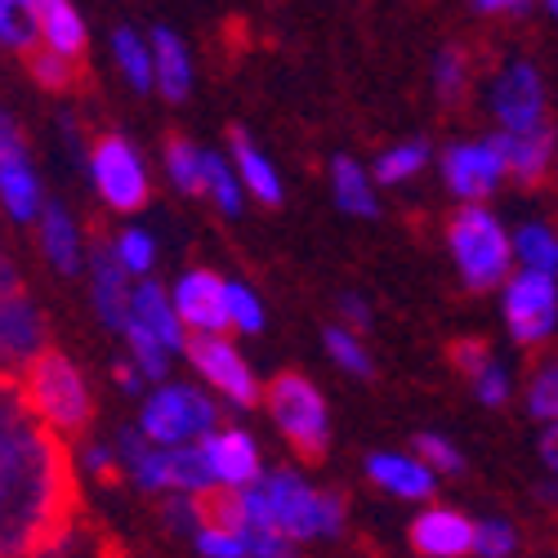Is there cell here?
<instances>
[{
    "instance_id": "6da1fadb",
    "label": "cell",
    "mask_w": 558,
    "mask_h": 558,
    "mask_svg": "<svg viewBox=\"0 0 558 558\" xmlns=\"http://www.w3.org/2000/svg\"><path fill=\"white\" fill-rule=\"evenodd\" d=\"M76 523L72 447L45 429L19 380H0V558H36Z\"/></svg>"
},
{
    "instance_id": "7a4b0ae2",
    "label": "cell",
    "mask_w": 558,
    "mask_h": 558,
    "mask_svg": "<svg viewBox=\"0 0 558 558\" xmlns=\"http://www.w3.org/2000/svg\"><path fill=\"white\" fill-rule=\"evenodd\" d=\"M264 509H268V532L282 545H317V541H340L349 527V500L344 492H331L313 483L295 464H268L259 483Z\"/></svg>"
},
{
    "instance_id": "3957f363",
    "label": "cell",
    "mask_w": 558,
    "mask_h": 558,
    "mask_svg": "<svg viewBox=\"0 0 558 558\" xmlns=\"http://www.w3.org/2000/svg\"><path fill=\"white\" fill-rule=\"evenodd\" d=\"M19 389H23L27 407H32V415L50 434H59L63 442L89 438V425H95V411H99L95 380H89V371L72 353L50 349L19 380Z\"/></svg>"
},
{
    "instance_id": "277c9868",
    "label": "cell",
    "mask_w": 558,
    "mask_h": 558,
    "mask_svg": "<svg viewBox=\"0 0 558 558\" xmlns=\"http://www.w3.org/2000/svg\"><path fill=\"white\" fill-rule=\"evenodd\" d=\"M447 255L470 291H500L514 277V228L492 206H456L447 219Z\"/></svg>"
},
{
    "instance_id": "5b68a950",
    "label": "cell",
    "mask_w": 558,
    "mask_h": 558,
    "mask_svg": "<svg viewBox=\"0 0 558 558\" xmlns=\"http://www.w3.org/2000/svg\"><path fill=\"white\" fill-rule=\"evenodd\" d=\"M130 425L144 434L153 447H166V451L197 447L223 425V402L210 389H202L193 376L189 380L174 376V380L148 389V398L138 402Z\"/></svg>"
},
{
    "instance_id": "8992f818",
    "label": "cell",
    "mask_w": 558,
    "mask_h": 558,
    "mask_svg": "<svg viewBox=\"0 0 558 558\" xmlns=\"http://www.w3.org/2000/svg\"><path fill=\"white\" fill-rule=\"evenodd\" d=\"M264 411L300 460H322L331 447V402L308 376L300 371H282L264 385Z\"/></svg>"
},
{
    "instance_id": "52a82bcc",
    "label": "cell",
    "mask_w": 558,
    "mask_h": 558,
    "mask_svg": "<svg viewBox=\"0 0 558 558\" xmlns=\"http://www.w3.org/2000/svg\"><path fill=\"white\" fill-rule=\"evenodd\" d=\"M85 179L95 197L112 215H138L153 202V170L148 157L138 153V144L121 130H104L89 138V157H85Z\"/></svg>"
},
{
    "instance_id": "ba28073f",
    "label": "cell",
    "mask_w": 558,
    "mask_h": 558,
    "mask_svg": "<svg viewBox=\"0 0 558 558\" xmlns=\"http://www.w3.org/2000/svg\"><path fill=\"white\" fill-rule=\"evenodd\" d=\"M183 362H189L193 380L223 402V411L264 407V380L255 376L251 357L238 349L232 336H193Z\"/></svg>"
},
{
    "instance_id": "9c48e42d",
    "label": "cell",
    "mask_w": 558,
    "mask_h": 558,
    "mask_svg": "<svg viewBox=\"0 0 558 558\" xmlns=\"http://www.w3.org/2000/svg\"><path fill=\"white\" fill-rule=\"evenodd\" d=\"M505 336L519 349H541L558 336V277L519 272L496 291Z\"/></svg>"
},
{
    "instance_id": "30bf717a",
    "label": "cell",
    "mask_w": 558,
    "mask_h": 558,
    "mask_svg": "<svg viewBox=\"0 0 558 558\" xmlns=\"http://www.w3.org/2000/svg\"><path fill=\"white\" fill-rule=\"evenodd\" d=\"M487 112L496 134H523L549 121V85L532 59H509L487 85Z\"/></svg>"
},
{
    "instance_id": "8fae6325",
    "label": "cell",
    "mask_w": 558,
    "mask_h": 558,
    "mask_svg": "<svg viewBox=\"0 0 558 558\" xmlns=\"http://www.w3.org/2000/svg\"><path fill=\"white\" fill-rule=\"evenodd\" d=\"M438 174H442V189L460 202V206H487L509 179V166L496 148V138H456L438 153Z\"/></svg>"
},
{
    "instance_id": "7c38bea8",
    "label": "cell",
    "mask_w": 558,
    "mask_h": 558,
    "mask_svg": "<svg viewBox=\"0 0 558 558\" xmlns=\"http://www.w3.org/2000/svg\"><path fill=\"white\" fill-rule=\"evenodd\" d=\"M50 353V322L27 291L0 295V380H23Z\"/></svg>"
},
{
    "instance_id": "4fadbf2b",
    "label": "cell",
    "mask_w": 558,
    "mask_h": 558,
    "mask_svg": "<svg viewBox=\"0 0 558 558\" xmlns=\"http://www.w3.org/2000/svg\"><path fill=\"white\" fill-rule=\"evenodd\" d=\"M202 456H206V474H210L215 496L251 492V487H259L264 474H268L259 438H255L251 429H242V425H219V429L202 442Z\"/></svg>"
},
{
    "instance_id": "5bb4252c",
    "label": "cell",
    "mask_w": 558,
    "mask_h": 558,
    "mask_svg": "<svg viewBox=\"0 0 558 558\" xmlns=\"http://www.w3.org/2000/svg\"><path fill=\"white\" fill-rule=\"evenodd\" d=\"M174 313L183 317L189 336H228V277L215 268H179L170 282Z\"/></svg>"
},
{
    "instance_id": "9a60e30c",
    "label": "cell",
    "mask_w": 558,
    "mask_h": 558,
    "mask_svg": "<svg viewBox=\"0 0 558 558\" xmlns=\"http://www.w3.org/2000/svg\"><path fill=\"white\" fill-rule=\"evenodd\" d=\"M36 251H40L45 268L59 272V277H81L89 268V251H95V242H89L85 223L76 219V210L63 197H50V206L40 210V219H36Z\"/></svg>"
},
{
    "instance_id": "2e32d148",
    "label": "cell",
    "mask_w": 558,
    "mask_h": 558,
    "mask_svg": "<svg viewBox=\"0 0 558 558\" xmlns=\"http://www.w3.org/2000/svg\"><path fill=\"white\" fill-rule=\"evenodd\" d=\"M407 541L421 558H474V519L447 500H434L411 514Z\"/></svg>"
},
{
    "instance_id": "e0dca14e",
    "label": "cell",
    "mask_w": 558,
    "mask_h": 558,
    "mask_svg": "<svg viewBox=\"0 0 558 558\" xmlns=\"http://www.w3.org/2000/svg\"><path fill=\"white\" fill-rule=\"evenodd\" d=\"M362 474H366V483L376 492H385L389 500H407V505H434V492L442 483L411 447L407 451H398V447L371 451L362 460Z\"/></svg>"
},
{
    "instance_id": "ac0fdd59",
    "label": "cell",
    "mask_w": 558,
    "mask_h": 558,
    "mask_svg": "<svg viewBox=\"0 0 558 558\" xmlns=\"http://www.w3.org/2000/svg\"><path fill=\"white\" fill-rule=\"evenodd\" d=\"M125 327L153 336L157 344H166L174 357L189 353V327H183V317L174 313V300H170V287H161L157 277H148V282H134V295H130V317Z\"/></svg>"
},
{
    "instance_id": "d6986e66",
    "label": "cell",
    "mask_w": 558,
    "mask_h": 558,
    "mask_svg": "<svg viewBox=\"0 0 558 558\" xmlns=\"http://www.w3.org/2000/svg\"><path fill=\"white\" fill-rule=\"evenodd\" d=\"M45 206H50V193H45L36 157L27 148H14V153L0 157V215H5L10 223H32L36 228Z\"/></svg>"
},
{
    "instance_id": "ffe728a7",
    "label": "cell",
    "mask_w": 558,
    "mask_h": 558,
    "mask_svg": "<svg viewBox=\"0 0 558 558\" xmlns=\"http://www.w3.org/2000/svg\"><path fill=\"white\" fill-rule=\"evenodd\" d=\"M85 287H89V308L112 336L125 331V317H130V295H134V282L121 272V264L112 259V251L104 242H95L89 251V268H85Z\"/></svg>"
},
{
    "instance_id": "44dd1931",
    "label": "cell",
    "mask_w": 558,
    "mask_h": 558,
    "mask_svg": "<svg viewBox=\"0 0 558 558\" xmlns=\"http://www.w3.org/2000/svg\"><path fill=\"white\" fill-rule=\"evenodd\" d=\"M153 40V68H157V95L166 104H183L193 99V85H197V59H193V45L179 27L157 23L148 27Z\"/></svg>"
},
{
    "instance_id": "7402d4cb",
    "label": "cell",
    "mask_w": 558,
    "mask_h": 558,
    "mask_svg": "<svg viewBox=\"0 0 558 558\" xmlns=\"http://www.w3.org/2000/svg\"><path fill=\"white\" fill-rule=\"evenodd\" d=\"M112 447H117V460H121L125 483H130L138 496H157V500L170 496V451H166V447H153L134 425H121V429L112 434Z\"/></svg>"
},
{
    "instance_id": "603a6c76",
    "label": "cell",
    "mask_w": 558,
    "mask_h": 558,
    "mask_svg": "<svg viewBox=\"0 0 558 558\" xmlns=\"http://www.w3.org/2000/svg\"><path fill=\"white\" fill-rule=\"evenodd\" d=\"M228 161H232V170H238V179H242V189H246L251 202H259V206H282L287 202L282 170H277V161L255 144L246 130L228 134Z\"/></svg>"
},
{
    "instance_id": "cb8c5ba5",
    "label": "cell",
    "mask_w": 558,
    "mask_h": 558,
    "mask_svg": "<svg viewBox=\"0 0 558 558\" xmlns=\"http://www.w3.org/2000/svg\"><path fill=\"white\" fill-rule=\"evenodd\" d=\"M327 189H331L336 210L349 215V219H376L380 215V183H376V174H371L366 161H357L349 153H336L331 157Z\"/></svg>"
},
{
    "instance_id": "d4e9b609",
    "label": "cell",
    "mask_w": 558,
    "mask_h": 558,
    "mask_svg": "<svg viewBox=\"0 0 558 558\" xmlns=\"http://www.w3.org/2000/svg\"><path fill=\"white\" fill-rule=\"evenodd\" d=\"M492 138H496V148H500L514 183H541L549 174L554 153H558V130L549 121L536 130H523V134H496L492 130Z\"/></svg>"
},
{
    "instance_id": "484cf974",
    "label": "cell",
    "mask_w": 558,
    "mask_h": 558,
    "mask_svg": "<svg viewBox=\"0 0 558 558\" xmlns=\"http://www.w3.org/2000/svg\"><path fill=\"white\" fill-rule=\"evenodd\" d=\"M36 27H40V50H50L68 63H81L89 50V23L72 0H36Z\"/></svg>"
},
{
    "instance_id": "4316f807",
    "label": "cell",
    "mask_w": 558,
    "mask_h": 558,
    "mask_svg": "<svg viewBox=\"0 0 558 558\" xmlns=\"http://www.w3.org/2000/svg\"><path fill=\"white\" fill-rule=\"evenodd\" d=\"M108 54H112L117 76L134 89V95H153L157 89V68H153V40H148L144 27L117 23L112 36H108Z\"/></svg>"
},
{
    "instance_id": "83f0119b",
    "label": "cell",
    "mask_w": 558,
    "mask_h": 558,
    "mask_svg": "<svg viewBox=\"0 0 558 558\" xmlns=\"http://www.w3.org/2000/svg\"><path fill=\"white\" fill-rule=\"evenodd\" d=\"M438 161L429 138H398V144L380 148L376 161H371V174H376L380 189H402V183H415L429 166Z\"/></svg>"
},
{
    "instance_id": "f1b7e54d",
    "label": "cell",
    "mask_w": 558,
    "mask_h": 558,
    "mask_svg": "<svg viewBox=\"0 0 558 558\" xmlns=\"http://www.w3.org/2000/svg\"><path fill=\"white\" fill-rule=\"evenodd\" d=\"M104 246L112 251V259L121 264V272L130 277V282H148V277L157 272V264H161V242H157V232L144 228V223H121L112 238H104Z\"/></svg>"
},
{
    "instance_id": "f546056e",
    "label": "cell",
    "mask_w": 558,
    "mask_h": 558,
    "mask_svg": "<svg viewBox=\"0 0 558 558\" xmlns=\"http://www.w3.org/2000/svg\"><path fill=\"white\" fill-rule=\"evenodd\" d=\"M429 85L442 104H460L474 89V54L460 40H447L429 59Z\"/></svg>"
},
{
    "instance_id": "4dcf8cb0",
    "label": "cell",
    "mask_w": 558,
    "mask_h": 558,
    "mask_svg": "<svg viewBox=\"0 0 558 558\" xmlns=\"http://www.w3.org/2000/svg\"><path fill=\"white\" fill-rule=\"evenodd\" d=\"M514 268L558 277V228L545 219H523L514 228Z\"/></svg>"
},
{
    "instance_id": "1f68e13d",
    "label": "cell",
    "mask_w": 558,
    "mask_h": 558,
    "mask_svg": "<svg viewBox=\"0 0 558 558\" xmlns=\"http://www.w3.org/2000/svg\"><path fill=\"white\" fill-rule=\"evenodd\" d=\"M161 174L174 193L183 197H202V174H206V148L193 144L189 134H174L166 138V148H161Z\"/></svg>"
},
{
    "instance_id": "d6a6232c",
    "label": "cell",
    "mask_w": 558,
    "mask_h": 558,
    "mask_svg": "<svg viewBox=\"0 0 558 558\" xmlns=\"http://www.w3.org/2000/svg\"><path fill=\"white\" fill-rule=\"evenodd\" d=\"M202 197L219 210V215H228V219H238L242 210H246V189H242V179H238V170H232V161H228V153H219V148H206V174H202Z\"/></svg>"
},
{
    "instance_id": "836d02e7",
    "label": "cell",
    "mask_w": 558,
    "mask_h": 558,
    "mask_svg": "<svg viewBox=\"0 0 558 558\" xmlns=\"http://www.w3.org/2000/svg\"><path fill=\"white\" fill-rule=\"evenodd\" d=\"M322 349H327L331 366L344 371L349 380H371V376H376V357H371L366 340H362L357 331L340 327V322H331V327L322 331Z\"/></svg>"
},
{
    "instance_id": "e575fe53",
    "label": "cell",
    "mask_w": 558,
    "mask_h": 558,
    "mask_svg": "<svg viewBox=\"0 0 558 558\" xmlns=\"http://www.w3.org/2000/svg\"><path fill=\"white\" fill-rule=\"evenodd\" d=\"M523 411L532 415L541 429L558 425V353L541 357L532 366V376L523 380Z\"/></svg>"
},
{
    "instance_id": "d590c367",
    "label": "cell",
    "mask_w": 558,
    "mask_h": 558,
    "mask_svg": "<svg viewBox=\"0 0 558 558\" xmlns=\"http://www.w3.org/2000/svg\"><path fill=\"white\" fill-rule=\"evenodd\" d=\"M0 50L27 54V59L40 50L36 0H0Z\"/></svg>"
},
{
    "instance_id": "8d00e7d4",
    "label": "cell",
    "mask_w": 558,
    "mask_h": 558,
    "mask_svg": "<svg viewBox=\"0 0 558 558\" xmlns=\"http://www.w3.org/2000/svg\"><path fill=\"white\" fill-rule=\"evenodd\" d=\"M268 327V304L264 295L242 282V277H228V336H259Z\"/></svg>"
},
{
    "instance_id": "74e56055",
    "label": "cell",
    "mask_w": 558,
    "mask_h": 558,
    "mask_svg": "<svg viewBox=\"0 0 558 558\" xmlns=\"http://www.w3.org/2000/svg\"><path fill=\"white\" fill-rule=\"evenodd\" d=\"M121 353L144 371V380L148 385H166V380H174V353L166 349V344H157L153 336H144V331H134V327H125L121 331Z\"/></svg>"
},
{
    "instance_id": "f35d334b",
    "label": "cell",
    "mask_w": 558,
    "mask_h": 558,
    "mask_svg": "<svg viewBox=\"0 0 558 558\" xmlns=\"http://www.w3.org/2000/svg\"><path fill=\"white\" fill-rule=\"evenodd\" d=\"M193 554H197V558H259V541H255L251 532H242V527L210 519V523L193 536Z\"/></svg>"
},
{
    "instance_id": "ab89813d",
    "label": "cell",
    "mask_w": 558,
    "mask_h": 558,
    "mask_svg": "<svg viewBox=\"0 0 558 558\" xmlns=\"http://www.w3.org/2000/svg\"><path fill=\"white\" fill-rule=\"evenodd\" d=\"M157 519L170 536L193 541L210 523V496H166L157 500Z\"/></svg>"
},
{
    "instance_id": "60d3db41",
    "label": "cell",
    "mask_w": 558,
    "mask_h": 558,
    "mask_svg": "<svg viewBox=\"0 0 558 558\" xmlns=\"http://www.w3.org/2000/svg\"><path fill=\"white\" fill-rule=\"evenodd\" d=\"M411 451L421 456L438 478H456V474H464V464H470V456L460 451V442H456V438H447V434H438V429L415 434V438H411Z\"/></svg>"
},
{
    "instance_id": "b9f144b4",
    "label": "cell",
    "mask_w": 558,
    "mask_h": 558,
    "mask_svg": "<svg viewBox=\"0 0 558 558\" xmlns=\"http://www.w3.org/2000/svg\"><path fill=\"white\" fill-rule=\"evenodd\" d=\"M72 464H76V478H89V483H112L121 474L112 438H81L72 447Z\"/></svg>"
},
{
    "instance_id": "7bdbcfd3",
    "label": "cell",
    "mask_w": 558,
    "mask_h": 558,
    "mask_svg": "<svg viewBox=\"0 0 558 558\" xmlns=\"http://www.w3.org/2000/svg\"><path fill=\"white\" fill-rule=\"evenodd\" d=\"M519 549H523V536L509 519L500 514L474 519V558H514Z\"/></svg>"
},
{
    "instance_id": "ee69618b",
    "label": "cell",
    "mask_w": 558,
    "mask_h": 558,
    "mask_svg": "<svg viewBox=\"0 0 558 558\" xmlns=\"http://www.w3.org/2000/svg\"><path fill=\"white\" fill-rule=\"evenodd\" d=\"M464 380H470V393L478 398V407H505L509 398H514V371H509L496 353L474 371V376H464Z\"/></svg>"
},
{
    "instance_id": "f6af8a7d",
    "label": "cell",
    "mask_w": 558,
    "mask_h": 558,
    "mask_svg": "<svg viewBox=\"0 0 558 558\" xmlns=\"http://www.w3.org/2000/svg\"><path fill=\"white\" fill-rule=\"evenodd\" d=\"M27 72H32V81L40 89H50V95H68V89L76 85V63H68V59H59L50 50H36L27 59Z\"/></svg>"
},
{
    "instance_id": "bcb514c9",
    "label": "cell",
    "mask_w": 558,
    "mask_h": 558,
    "mask_svg": "<svg viewBox=\"0 0 558 558\" xmlns=\"http://www.w3.org/2000/svg\"><path fill=\"white\" fill-rule=\"evenodd\" d=\"M336 322L349 327V331H357V336H366L371 322H376V308H371V300L357 295V291H340L336 295Z\"/></svg>"
},
{
    "instance_id": "7dc6e473",
    "label": "cell",
    "mask_w": 558,
    "mask_h": 558,
    "mask_svg": "<svg viewBox=\"0 0 558 558\" xmlns=\"http://www.w3.org/2000/svg\"><path fill=\"white\" fill-rule=\"evenodd\" d=\"M36 558H89V536L76 527V523H68L50 545H45Z\"/></svg>"
},
{
    "instance_id": "c3c4849f",
    "label": "cell",
    "mask_w": 558,
    "mask_h": 558,
    "mask_svg": "<svg viewBox=\"0 0 558 558\" xmlns=\"http://www.w3.org/2000/svg\"><path fill=\"white\" fill-rule=\"evenodd\" d=\"M112 385H117L125 398H134V402H144V398H148V389H153V385L144 380V371H138V366H134L125 353L112 362Z\"/></svg>"
},
{
    "instance_id": "681fc988",
    "label": "cell",
    "mask_w": 558,
    "mask_h": 558,
    "mask_svg": "<svg viewBox=\"0 0 558 558\" xmlns=\"http://www.w3.org/2000/svg\"><path fill=\"white\" fill-rule=\"evenodd\" d=\"M532 10V0H474L470 5L474 19H527Z\"/></svg>"
},
{
    "instance_id": "f907efd6",
    "label": "cell",
    "mask_w": 558,
    "mask_h": 558,
    "mask_svg": "<svg viewBox=\"0 0 558 558\" xmlns=\"http://www.w3.org/2000/svg\"><path fill=\"white\" fill-rule=\"evenodd\" d=\"M59 138H63V148H68V157L85 170V157H89V144H85V130H81V121H76V112H59Z\"/></svg>"
},
{
    "instance_id": "816d5d0a",
    "label": "cell",
    "mask_w": 558,
    "mask_h": 558,
    "mask_svg": "<svg viewBox=\"0 0 558 558\" xmlns=\"http://www.w3.org/2000/svg\"><path fill=\"white\" fill-rule=\"evenodd\" d=\"M487 357H492V349H487L483 340H456V344H451V362H456L460 376H474V371H478Z\"/></svg>"
},
{
    "instance_id": "f5cc1de1",
    "label": "cell",
    "mask_w": 558,
    "mask_h": 558,
    "mask_svg": "<svg viewBox=\"0 0 558 558\" xmlns=\"http://www.w3.org/2000/svg\"><path fill=\"white\" fill-rule=\"evenodd\" d=\"M14 291H27L23 287V264L14 259V251L0 246V295H14Z\"/></svg>"
},
{
    "instance_id": "db71d44e",
    "label": "cell",
    "mask_w": 558,
    "mask_h": 558,
    "mask_svg": "<svg viewBox=\"0 0 558 558\" xmlns=\"http://www.w3.org/2000/svg\"><path fill=\"white\" fill-rule=\"evenodd\" d=\"M14 148H27V138H23V125L10 108H0V157L14 153Z\"/></svg>"
},
{
    "instance_id": "11a10c76",
    "label": "cell",
    "mask_w": 558,
    "mask_h": 558,
    "mask_svg": "<svg viewBox=\"0 0 558 558\" xmlns=\"http://www.w3.org/2000/svg\"><path fill=\"white\" fill-rule=\"evenodd\" d=\"M536 456H541V464H545V478H554V483H558V425H549V429H541V442H536Z\"/></svg>"
},
{
    "instance_id": "9f6ffc18",
    "label": "cell",
    "mask_w": 558,
    "mask_h": 558,
    "mask_svg": "<svg viewBox=\"0 0 558 558\" xmlns=\"http://www.w3.org/2000/svg\"><path fill=\"white\" fill-rule=\"evenodd\" d=\"M532 492H536V500H541V505H558V483H554V478H541Z\"/></svg>"
},
{
    "instance_id": "6f0895ef",
    "label": "cell",
    "mask_w": 558,
    "mask_h": 558,
    "mask_svg": "<svg viewBox=\"0 0 558 558\" xmlns=\"http://www.w3.org/2000/svg\"><path fill=\"white\" fill-rule=\"evenodd\" d=\"M259 558H295V549H291V545H272V549H264Z\"/></svg>"
},
{
    "instance_id": "680465c9",
    "label": "cell",
    "mask_w": 558,
    "mask_h": 558,
    "mask_svg": "<svg viewBox=\"0 0 558 558\" xmlns=\"http://www.w3.org/2000/svg\"><path fill=\"white\" fill-rule=\"evenodd\" d=\"M541 10H545V19H554V23H558V0H545Z\"/></svg>"
}]
</instances>
